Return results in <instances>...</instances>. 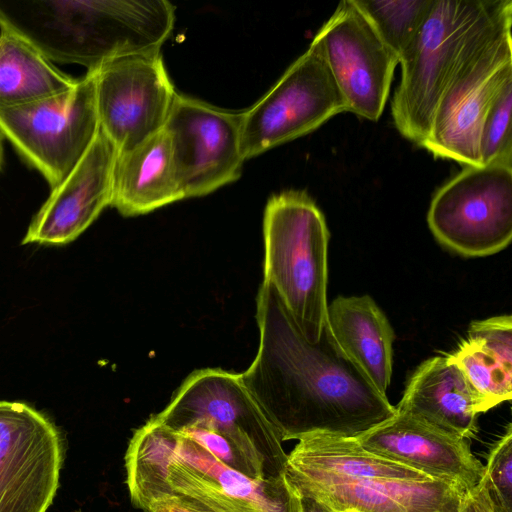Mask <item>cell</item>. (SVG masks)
<instances>
[{"instance_id":"obj_13","label":"cell","mask_w":512,"mask_h":512,"mask_svg":"<svg viewBox=\"0 0 512 512\" xmlns=\"http://www.w3.org/2000/svg\"><path fill=\"white\" fill-rule=\"evenodd\" d=\"M242 112L177 94L164 126L184 199L209 194L236 181L245 161Z\"/></svg>"},{"instance_id":"obj_10","label":"cell","mask_w":512,"mask_h":512,"mask_svg":"<svg viewBox=\"0 0 512 512\" xmlns=\"http://www.w3.org/2000/svg\"><path fill=\"white\" fill-rule=\"evenodd\" d=\"M427 222L439 242L463 256L506 248L512 240V163L465 166L435 193Z\"/></svg>"},{"instance_id":"obj_28","label":"cell","mask_w":512,"mask_h":512,"mask_svg":"<svg viewBox=\"0 0 512 512\" xmlns=\"http://www.w3.org/2000/svg\"><path fill=\"white\" fill-rule=\"evenodd\" d=\"M458 512H496L488 493L479 481L462 497Z\"/></svg>"},{"instance_id":"obj_25","label":"cell","mask_w":512,"mask_h":512,"mask_svg":"<svg viewBox=\"0 0 512 512\" xmlns=\"http://www.w3.org/2000/svg\"><path fill=\"white\" fill-rule=\"evenodd\" d=\"M512 80L501 89L483 120L480 138V165L493 162L512 163Z\"/></svg>"},{"instance_id":"obj_23","label":"cell","mask_w":512,"mask_h":512,"mask_svg":"<svg viewBox=\"0 0 512 512\" xmlns=\"http://www.w3.org/2000/svg\"><path fill=\"white\" fill-rule=\"evenodd\" d=\"M74 79L19 35L0 29V108L32 103L73 87Z\"/></svg>"},{"instance_id":"obj_7","label":"cell","mask_w":512,"mask_h":512,"mask_svg":"<svg viewBox=\"0 0 512 512\" xmlns=\"http://www.w3.org/2000/svg\"><path fill=\"white\" fill-rule=\"evenodd\" d=\"M512 1L465 56L448 84L422 147L435 157L480 166L479 138L485 115L512 80Z\"/></svg>"},{"instance_id":"obj_18","label":"cell","mask_w":512,"mask_h":512,"mask_svg":"<svg viewBox=\"0 0 512 512\" xmlns=\"http://www.w3.org/2000/svg\"><path fill=\"white\" fill-rule=\"evenodd\" d=\"M395 408L467 440L477 433V415L486 412L482 398L451 354L424 361L410 377Z\"/></svg>"},{"instance_id":"obj_14","label":"cell","mask_w":512,"mask_h":512,"mask_svg":"<svg viewBox=\"0 0 512 512\" xmlns=\"http://www.w3.org/2000/svg\"><path fill=\"white\" fill-rule=\"evenodd\" d=\"M315 38L348 112L377 121L389 96L398 57L354 0L341 1Z\"/></svg>"},{"instance_id":"obj_29","label":"cell","mask_w":512,"mask_h":512,"mask_svg":"<svg viewBox=\"0 0 512 512\" xmlns=\"http://www.w3.org/2000/svg\"><path fill=\"white\" fill-rule=\"evenodd\" d=\"M299 494V493H298ZM300 510L299 512H333L323 503L314 498L299 494Z\"/></svg>"},{"instance_id":"obj_11","label":"cell","mask_w":512,"mask_h":512,"mask_svg":"<svg viewBox=\"0 0 512 512\" xmlns=\"http://www.w3.org/2000/svg\"><path fill=\"white\" fill-rule=\"evenodd\" d=\"M94 71L100 130L117 152L164 129L177 93L160 50L119 57Z\"/></svg>"},{"instance_id":"obj_16","label":"cell","mask_w":512,"mask_h":512,"mask_svg":"<svg viewBox=\"0 0 512 512\" xmlns=\"http://www.w3.org/2000/svg\"><path fill=\"white\" fill-rule=\"evenodd\" d=\"M117 151L101 132L32 219L22 244L63 245L76 239L110 206Z\"/></svg>"},{"instance_id":"obj_8","label":"cell","mask_w":512,"mask_h":512,"mask_svg":"<svg viewBox=\"0 0 512 512\" xmlns=\"http://www.w3.org/2000/svg\"><path fill=\"white\" fill-rule=\"evenodd\" d=\"M0 131L18 154L50 185L58 186L84 156L100 131L95 71L70 89L9 108H0Z\"/></svg>"},{"instance_id":"obj_24","label":"cell","mask_w":512,"mask_h":512,"mask_svg":"<svg viewBox=\"0 0 512 512\" xmlns=\"http://www.w3.org/2000/svg\"><path fill=\"white\" fill-rule=\"evenodd\" d=\"M398 57L419 32L433 0H354Z\"/></svg>"},{"instance_id":"obj_22","label":"cell","mask_w":512,"mask_h":512,"mask_svg":"<svg viewBox=\"0 0 512 512\" xmlns=\"http://www.w3.org/2000/svg\"><path fill=\"white\" fill-rule=\"evenodd\" d=\"M451 356L483 400L485 411L512 397V317L473 321Z\"/></svg>"},{"instance_id":"obj_12","label":"cell","mask_w":512,"mask_h":512,"mask_svg":"<svg viewBox=\"0 0 512 512\" xmlns=\"http://www.w3.org/2000/svg\"><path fill=\"white\" fill-rule=\"evenodd\" d=\"M63 453L49 418L26 403L0 401V512H47Z\"/></svg>"},{"instance_id":"obj_20","label":"cell","mask_w":512,"mask_h":512,"mask_svg":"<svg viewBox=\"0 0 512 512\" xmlns=\"http://www.w3.org/2000/svg\"><path fill=\"white\" fill-rule=\"evenodd\" d=\"M326 322L344 354L386 395L395 335L375 301L369 295L339 296L327 306Z\"/></svg>"},{"instance_id":"obj_4","label":"cell","mask_w":512,"mask_h":512,"mask_svg":"<svg viewBox=\"0 0 512 512\" xmlns=\"http://www.w3.org/2000/svg\"><path fill=\"white\" fill-rule=\"evenodd\" d=\"M511 0H433L416 37L399 57L391 102L398 131L422 146L459 65Z\"/></svg>"},{"instance_id":"obj_19","label":"cell","mask_w":512,"mask_h":512,"mask_svg":"<svg viewBox=\"0 0 512 512\" xmlns=\"http://www.w3.org/2000/svg\"><path fill=\"white\" fill-rule=\"evenodd\" d=\"M182 199L170 139L164 129L128 151L117 152L110 206L122 215L146 214Z\"/></svg>"},{"instance_id":"obj_5","label":"cell","mask_w":512,"mask_h":512,"mask_svg":"<svg viewBox=\"0 0 512 512\" xmlns=\"http://www.w3.org/2000/svg\"><path fill=\"white\" fill-rule=\"evenodd\" d=\"M263 234L264 281L274 286L302 335L315 343L328 306L325 218L306 193L285 191L268 200Z\"/></svg>"},{"instance_id":"obj_2","label":"cell","mask_w":512,"mask_h":512,"mask_svg":"<svg viewBox=\"0 0 512 512\" xmlns=\"http://www.w3.org/2000/svg\"><path fill=\"white\" fill-rule=\"evenodd\" d=\"M174 21L175 8L166 0L0 1V29L24 38L52 62L88 71L160 50Z\"/></svg>"},{"instance_id":"obj_30","label":"cell","mask_w":512,"mask_h":512,"mask_svg":"<svg viewBox=\"0 0 512 512\" xmlns=\"http://www.w3.org/2000/svg\"><path fill=\"white\" fill-rule=\"evenodd\" d=\"M4 135L0 131V170L2 169L4 162Z\"/></svg>"},{"instance_id":"obj_1","label":"cell","mask_w":512,"mask_h":512,"mask_svg":"<svg viewBox=\"0 0 512 512\" xmlns=\"http://www.w3.org/2000/svg\"><path fill=\"white\" fill-rule=\"evenodd\" d=\"M257 322L258 351L241 378L283 442L314 435L354 438L396 413L344 354L327 322L319 340L309 342L266 281L257 298Z\"/></svg>"},{"instance_id":"obj_26","label":"cell","mask_w":512,"mask_h":512,"mask_svg":"<svg viewBox=\"0 0 512 512\" xmlns=\"http://www.w3.org/2000/svg\"><path fill=\"white\" fill-rule=\"evenodd\" d=\"M480 482L496 512H512V425L491 446Z\"/></svg>"},{"instance_id":"obj_21","label":"cell","mask_w":512,"mask_h":512,"mask_svg":"<svg viewBox=\"0 0 512 512\" xmlns=\"http://www.w3.org/2000/svg\"><path fill=\"white\" fill-rule=\"evenodd\" d=\"M285 475L330 481L423 480L427 475L363 449L348 437L307 436L287 454Z\"/></svg>"},{"instance_id":"obj_3","label":"cell","mask_w":512,"mask_h":512,"mask_svg":"<svg viewBox=\"0 0 512 512\" xmlns=\"http://www.w3.org/2000/svg\"><path fill=\"white\" fill-rule=\"evenodd\" d=\"M131 503L146 512L161 496H186L211 512H299L297 490L285 474L258 481L232 470L201 445L151 417L125 453Z\"/></svg>"},{"instance_id":"obj_27","label":"cell","mask_w":512,"mask_h":512,"mask_svg":"<svg viewBox=\"0 0 512 512\" xmlns=\"http://www.w3.org/2000/svg\"><path fill=\"white\" fill-rule=\"evenodd\" d=\"M146 512H211L194 500L169 492L152 502Z\"/></svg>"},{"instance_id":"obj_15","label":"cell","mask_w":512,"mask_h":512,"mask_svg":"<svg viewBox=\"0 0 512 512\" xmlns=\"http://www.w3.org/2000/svg\"><path fill=\"white\" fill-rule=\"evenodd\" d=\"M366 451L458 485L465 492L482 478L484 465L467 439L449 435L396 410L389 419L354 437Z\"/></svg>"},{"instance_id":"obj_17","label":"cell","mask_w":512,"mask_h":512,"mask_svg":"<svg viewBox=\"0 0 512 512\" xmlns=\"http://www.w3.org/2000/svg\"><path fill=\"white\" fill-rule=\"evenodd\" d=\"M285 476L299 494L333 512H458L465 493L454 483L433 478L343 482Z\"/></svg>"},{"instance_id":"obj_9","label":"cell","mask_w":512,"mask_h":512,"mask_svg":"<svg viewBox=\"0 0 512 512\" xmlns=\"http://www.w3.org/2000/svg\"><path fill=\"white\" fill-rule=\"evenodd\" d=\"M348 112L314 37L308 49L252 107L242 112L241 149L245 160L317 129Z\"/></svg>"},{"instance_id":"obj_6","label":"cell","mask_w":512,"mask_h":512,"mask_svg":"<svg viewBox=\"0 0 512 512\" xmlns=\"http://www.w3.org/2000/svg\"><path fill=\"white\" fill-rule=\"evenodd\" d=\"M154 417L174 431L200 427L217 432L266 480L285 474L283 441L243 384L241 374L221 369L195 371Z\"/></svg>"}]
</instances>
